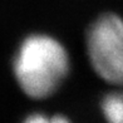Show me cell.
Returning a JSON list of instances; mask_svg holds the SVG:
<instances>
[{
    "label": "cell",
    "instance_id": "cell-1",
    "mask_svg": "<svg viewBox=\"0 0 123 123\" xmlns=\"http://www.w3.org/2000/svg\"><path fill=\"white\" fill-rule=\"evenodd\" d=\"M13 70L25 96L45 99L57 93L68 78L70 57L55 38L47 34H31L20 44Z\"/></svg>",
    "mask_w": 123,
    "mask_h": 123
},
{
    "label": "cell",
    "instance_id": "cell-2",
    "mask_svg": "<svg viewBox=\"0 0 123 123\" xmlns=\"http://www.w3.org/2000/svg\"><path fill=\"white\" fill-rule=\"evenodd\" d=\"M87 54L93 70L104 82L123 87V19L105 13L89 25Z\"/></svg>",
    "mask_w": 123,
    "mask_h": 123
},
{
    "label": "cell",
    "instance_id": "cell-3",
    "mask_svg": "<svg viewBox=\"0 0 123 123\" xmlns=\"http://www.w3.org/2000/svg\"><path fill=\"white\" fill-rule=\"evenodd\" d=\"M103 117L107 123H123V92H109L100 103Z\"/></svg>",
    "mask_w": 123,
    "mask_h": 123
},
{
    "label": "cell",
    "instance_id": "cell-4",
    "mask_svg": "<svg viewBox=\"0 0 123 123\" xmlns=\"http://www.w3.org/2000/svg\"><path fill=\"white\" fill-rule=\"evenodd\" d=\"M21 123H72L63 114H47L42 112L28 114Z\"/></svg>",
    "mask_w": 123,
    "mask_h": 123
}]
</instances>
